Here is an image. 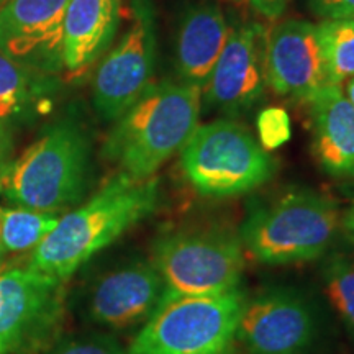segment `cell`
Here are the masks:
<instances>
[{
  "instance_id": "obj_1",
  "label": "cell",
  "mask_w": 354,
  "mask_h": 354,
  "mask_svg": "<svg viewBox=\"0 0 354 354\" xmlns=\"http://www.w3.org/2000/svg\"><path fill=\"white\" fill-rule=\"evenodd\" d=\"M159 180L133 179L118 172L86 203L57 220L55 230L35 248V269L66 282L92 256L156 210Z\"/></svg>"
},
{
  "instance_id": "obj_2",
  "label": "cell",
  "mask_w": 354,
  "mask_h": 354,
  "mask_svg": "<svg viewBox=\"0 0 354 354\" xmlns=\"http://www.w3.org/2000/svg\"><path fill=\"white\" fill-rule=\"evenodd\" d=\"M202 88L161 81L148 88L105 140V159L133 179H149L180 151L198 127Z\"/></svg>"
},
{
  "instance_id": "obj_3",
  "label": "cell",
  "mask_w": 354,
  "mask_h": 354,
  "mask_svg": "<svg viewBox=\"0 0 354 354\" xmlns=\"http://www.w3.org/2000/svg\"><path fill=\"white\" fill-rule=\"evenodd\" d=\"M339 227L342 215L333 198L312 189H292L251 203L240 238L259 263L287 266L325 258Z\"/></svg>"
},
{
  "instance_id": "obj_4",
  "label": "cell",
  "mask_w": 354,
  "mask_h": 354,
  "mask_svg": "<svg viewBox=\"0 0 354 354\" xmlns=\"http://www.w3.org/2000/svg\"><path fill=\"white\" fill-rule=\"evenodd\" d=\"M91 146L74 120L53 125L0 174V194L24 209L56 214L81 201Z\"/></svg>"
},
{
  "instance_id": "obj_5",
  "label": "cell",
  "mask_w": 354,
  "mask_h": 354,
  "mask_svg": "<svg viewBox=\"0 0 354 354\" xmlns=\"http://www.w3.org/2000/svg\"><path fill=\"white\" fill-rule=\"evenodd\" d=\"M276 161L240 122L220 118L196 128L180 149V167L197 194L228 198L261 187Z\"/></svg>"
},
{
  "instance_id": "obj_6",
  "label": "cell",
  "mask_w": 354,
  "mask_h": 354,
  "mask_svg": "<svg viewBox=\"0 0 354 354\" xmlns=\"http://www.w3.org/2000/svg\"><path fill=\"white\" fill-rule=\"evenodd\" d=\"M246 294L166 300L138 331L127 354H232Z\"/></svg>"
},
{
  "instance_id": "obj_7",
  "label": "cell",
  "mask_w": 354,
  "mask_h": 354,
  "mask_svg": "<svg viewBox=\"0 0 354 354\" xmlns=\"http://www.w3.org/2000/svg\"><path fill=\"white\" fill-rule=\"evenodd\" d=\"M151 261L165 282L166 302L238 289L245 269V248L240 234L230 230H179L154 241Z\"/></svg>"
},
{
  "instance_id": "obj_8",
  "label": "cell",
  "mask_w": 354,
  "mask_h": 354,
  "mask_svg": "<svg viewBox=\"0 0 354 354\" xmlns=\"http://www.w3.org/2000/svg\"><path fill=\"white\" fill-rule=\"evenodd\" d=\"M323 338L322 310L307 292L271 286L246 297L238 342L250 354H315Z\"/></svg>"
},
{
  "instance_id": "obj_9",
  "label": "cell",
  "mask_w": 354,
  "mask_h": 354,
  "mask_svg": "<svg viewBox=\"0 0 354 354\" xmlns=\"http://www.w3.org/2000/svg\"><path fill=\"white\" fill-rule=\"evenodd\" d=\"M64 313V282L33 266L0 272V354H30L53 342Z\"/></svg>"
},
{
  "instance_id": "obj_10",
  "label": "cell",
  "mask_w": 354,
  "mask_h": 354,
  "mask_svg": "<svg viewBox=\"0 0 354 354\" xmlns=\"http://www.w3.org/2000/svg\"><path fill=\"white\" fill-rule=\"evenodd\" d=\"M156 61V20L151 0H131V25L94 77V105L115 122L151 84Z\"/></svg>"
},
{
  "instance_id": "obj_11",
  "label": "cell",
  "mask_w": 354,
  "mask_h": 354,
  "mask_svg": "<svg viewBox=\"0 0 354 354\" xmlns=\"http://www.w3.org/2000/svg\"><path fill=\"white\" fill-rule=\"evenodd\" d=\"M165 299V282L151 259L135 258L94 279L84 295V317L92 325L123 331L145 325Z\"/></svg>"
},
{
  "instance_id": "obj_12",
  "label": "cell",
  "mask_w": 354,
  "mask_h": 354,
  "mask_svg": "<svg viewBox=\"0 0 354 354\" xmlns=\"http://www.w3.org/2000/svg\"><path fill=\"white\" fill-rule=\"evenodd\" d=\"M268 30L256 21L230 28L227 44L203 88L210 109L238 115L254 107L268 84Z\"/></svg>"
},
{
  "instance_id": "obj_13",
  "label": "cell",
  "mask_w": 354,
  "mask_h": 354,
  "mask_svg": "<svg viewBox=\"0 0 354 354\" xmlns=\"http://www.w3.org/2000/svg\"><path fill=\"white\" fill-rule=\"evenodd\" d=\"M69 0H10L0 7V51L20 66L56 71L63 64Z\"/></svg>"
},
{
  "instance_id": "obj_14",
  "label": "cell",
  "mask_w": 354,
  "mask_h": 354,
  "mask_svg": "<svg viewBox=\"0 0 354 354\" xmlns=\"http://www.w3.org/2000/svg\"><path fill=\"white\" fill-rule=\"evenodd\" d=\"M268 84L279 95L307 102L330 84L317 25L287 20L269 33Z\"/></svg>"
},
{
  "instance_id": "obj_15",
  "label": "cell",
  "mask_w": 354,
  "mask_h": 354,
  "mask_svg": "<svg viewBox=\"0 0 354 354\" xmlns=\"http://www.w3.org/2000/svg\"><path fill=\"white\" fill-rule=\"evenodd\" d=\"M308 104L318 165L335 179H354V107L343 87L326 84Z\"/></svg>"
},
{
  "instance_id": "obj_16",
  "label": "cell",
  "mask_w": 354,
  "mask_h": 354,
  "mask_svg": "<svg viewBox=\"0 0 354 354\" xmlns=\"http://www.w3.org/2000/svg\"><path fill=\"white\" fill-rule=\"evenodd\" d=\"M228 33V24L218 6L197 3L189 7L180 19L176 38L179 81L203 91L227 44Z\"/></svg>"
},
{
  "instance_id": "obj_17",
  "label": "cell",
  "mask_w": 354,
  "mask_h": 354,
  "mask_svg": "<svg viewBox=\"0 0 354 354\" xmlns=\"http://www.w3.org/2000/svg\"><path fill=\"white\" fill-rule=\"evenodd\" d=\"M122 0H69L63 26V64L81 74L109 48Z\"/></svg>"
},
{
  "instance_id": "obj_18",
  "label": "cell",
  "mask_w": 354,
  "mask_h": 354,
  "mask_svg": "<svg viewBox=\"0 0 354 354\" xmlns=\"http://www.w3.org/2000/svg\"><path fill=\"white\" fill-rule=\"evenodd\" d=\"M59 216L28 209L0 207V238L12 253L35 250L57 225Z\"/></svg>"
},
{
  "instance_id": "obj_19",
  "label": "cell",
  "mask_w": 354,
  "mask_h": 354,
  "mask_svg": "<svg viewBox=\"0 0 354 354\" xmlns=\"http://www.w3.org/2000/svg\"><path fill=\"white\" fill-rule=\"evenodd\" d=\"M322 259L323 290L344 328L354 338V259L344 253H328Z\"/></svg>"
},
{
  "instance_id": "obj_20",
  "label": "cell",
  "mask_w": 354,
  "mask_h": 354,
  "mask_svg": "<svg viewBox=\"0 0 354 354\" xmlns=\"http://www.w3.org/2000/svg\"><path fill=\"white\" fill-rule=\"evenodd\" d=\"M330 84L354 77V19L323 20L317 25Z\"/></svg>"
},
{
  "instance_id": "obj_21",
  "label": "cell",
  "mask_w": 354,
  "mask_h": 354,
  "mask_svg": "<svg viewBox=\"0 0 354 354\" xmlns=\"http://www.w3.org/2000/svg\"><path fill=\"white\" fill-rule=\"evenodd\" d=\"M28 100V76L24 66L0 51V120L15 117Z\"/></svg>"
},
{
  "instance_id": "obj_22",
  "label": "cell",
  "mask_w": 354,
  "mask_h": 354,
  "mask_svg": "<svg viewBox=\"0 0 354 354\" xmlns=\"http://www.w3.org/2000/svg\"><path fill=\"white\" fill-rule=\"evenodd\" d=\"M48 354H127L117 338L104 331L76 335L61 339Z\"/></svg>"
},
{
  "instance_id": "obj_23",
  "label": "cell",
  "mask_w": 354,
  "mask_h": 354,
  "mask_svg": "<svg viewBox=\"0 0 354 354\" xmlns=\"http://www.w3.org/2000/svg\"><path fill=\"white\" fill-rule=\"evenodd\" d=\"M258 141L266 151H272L284 146L292 136L289 113L279 107L263 110L258 117Z\"/></svg>"
},
{
  "instance_id": "obj_24",
  "label": "cell",
  "mask_w": 354,
  "mask_h": 354,
  "mask_svg": "<svg viewBox=\"0 0 354 354\" xmlns=\"http://www.w3.org/2000/svg\"><path fill=\"white\" fill-rule=\"evenodd\" d=\"M310 8L323 20L354 19V0H310Z\"/></svg>"
},
{
  "instance_id": "obj_25",
  "label": "cell",
  "mask_w": 354,
  "mask_h": 354,
  "mask_svg": "<svg viewBox=\"0 0 354 354\" xmlns=\"http://www.w3.org/2000/svg\"><path fill=\"white\" fill-rule=\"evenodd\" d=\"M250 3L254 7L256 12H259L266 19L274 20L286 10L287 0H250Z\"/></svg>"
},
{
  "instance_id": "obj_26",
  "label": "cell",
  "mask_w": 354,
  "mask_h": 354,
  "mask_svg": "<svg viewBox=\"0 0 354 354\" xmlns=\"http://www.w3.org/2000/svg\"><path fill=\"white\" fill-rule=\"evenodd\" d=\"M10 153H12V140L6 123L0 120V174L3 169L10 165Z\"/></svg>"
},
{
  "instance_id": "obj_27",
  "label": "cell",
  "mask_w": 354,
  "mask_h": 354,
  "mask_svg": "<svg viewBox=\"0 0 354 354\" xmlns=\"http://www.w3.org/2000/svg\"><path fill=\"white\" fill-rule=\"evenodd\" d=\"M342 227L344 232H346L348 238L353 241V245H354V205L351 207V209H348L346 214L343 215Z\"/></svg>"
},
{
  "instance_id": "obj_28",
  "label": "cell",
  "mask_w": 354,
  "mask_h": 354,
  "mask_svg": "<svg viewBox=\"0 0 354 354\" xmlns=\"http://www.w3.org/2000/svg\"><path fill=\"white\" fill-rule=\"evenodd\" d=\"M344 94H346L348 100L351 102V105L354 107V77L346 81V91H344Z\"/></svg>"
},
{
  "instance_id": "obj_29",
  "label": "cell",
  "mask_w": 354,
  "mask_h": 354,
  "mask_svg": "<svg viewBox=\"0 0 354 354\" xmlns=\"http://www.w3.org/2000/svg\"><path fill=\"white\" fill-rule=\"evenodd\" d=\"M8 2H10V0H0V7H3V6H6V3H8Z\"/></svg>"
},
{
  "instance_id": "obj_30",
  "label": "cell",
  "mask_w": 354,
  "mask_h": 354,
  "mask_svg": "<svg viewBox=\"0 0 354 354\" xmlns=\"http://www.w3.org/2000/svg\"><path fill=\"white\" fill-rule=\"evenodd\" d=\"M3 250H6V248H3V245H2V238H0V254H2Z\"/></svg>"
}]
</instances>
